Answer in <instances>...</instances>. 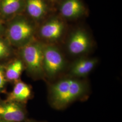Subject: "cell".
I'll return each instance as SVG.
<instances>
[{"label":"cell","mask_w":122,"mask_h":122,"mask_svg":"<svg viewBox=\"0 0 122 122\" xmlns=\"http://www.w3.org/2000/svg\"><path fill=\"white\" fill-rule=\"evenodd\" d=\"M25 10L31 17L39 19L47 13L48 4L47 0H25Z\"/></svg>","instance_id":"cell-11"},{"label":"cell","mask_w":122,"mask_h":122,"mask_svg":"<svg viewBox=\"0 0 122 122\" xmlns=\"http://www.w3.org/2000/svg\"><path fill=\"white\" fill-rule=\"evenodd\" d=\"M23 122H47L45 121H37L34 119H26L25 121H24Z\"/></svg>","instance_id":"cell-16"},{"label":"cell","mask_w":122,"mask_h":122,"mask_svg":"<svg viewBox=\"0 0 122 122\" xmlns=\"http://www.w3.org/2000/svg\"><path fill=\"white\" fill-rule=\"evenodd\" d=\"M32 95L29 85L22 81H18L15 83L12 91L8 94L5 100L25 105Z\"/></svg>","instance_id":"cell-7"},{"label":"cell","mask_w":122,"mask_h":122,"mask_svg":"<svg viewBox=\"0 0 122 122\" xmlns=\"http://www.w3.org/2000/svg\"><path fill=\"white\" fill-rule=\"evenodd\" d=\"M25 0H0V13L11 15L25 10Z\"/></svg>","instance_id":"cell-12"},{"label":"cell","mask_w":122,"mask_h":122,"mask_svg":"<svg viewBox=\"0 0 122 122\" xmlns=\"http://www.w3.org/2000/svg\"><path fill=\"white\" fill-rule=\"evenodd\" d=\"M25 105L7 100L0 101V120L23 122L27 119Z\"/></svg>","instance_id":"cell-5"},{"label":"cell","mask_w":122,"mask_h":122,"mask_svg":"<svg viewBox=\"0 0 122 122\" xmlns=\"http://www.w3.org/2000/svg\"><path fill=\"white\" fill-rule=\"evenodd\" d=\"M44 46L39 43L27 44L22 49V56L28 73L36 78L45 76L43 69Z\"/></svg>","instance_id":"cell-2"},{"label":"cell","mask_w":122,"mask_h":122,"mask_svg":"<svg viewBox=\"0 0 122 122\" xmlns=\"http://www.w3.org/2000/svg\"><path fill=\"white\" fill-rule=\"evenodd\" d=\"M97 63L95 58H82L76 61L71 66L69 76L83 78L88 76L95 68Z\"/></svg>","instance_id":"cell-9"},{"label":"cell","mask_w":122,"mask_h":122,"mask_svg":"<svg viewBox=\"0 0 122 122\" xmlns=\"http://www.w3.org/2000/svg\"><path fill=\"white\" fill-rule=\"evenodd\" d=\"M65 65L61 52L51 46H44L43 69L44 75L49 79L57 76L63 70Z\"/></svg>","instance_id":"cell-3"},{"label":"cell","mask_w":122,"mask_h":122,"mask_svg":"<svg viewBox=\"0 0 122 122\" xmlns=\"http://www.w3.org/2000/svg\"><path fill=\"white\" fill-rule=\"evenodd\" d=\"M89 94L90 88L86 81L68 76L50 85L48 103L52 108L62 110L76 101L86 100Z\"/></svg>","instance_id":"cell-1"},{"label":"cell","mask_w":122,"mask_h":122,"mask_svg":"<svg viewBox=\"0 0 122 122\" xmlns=\"http://www.w3.org/2000/svg\"><path fill=\"white\" fill-rule=\"evenodd\" d=\"M9 53V48L7 45L3 41L0 40V59L3 58Z\"/></svg>","instance_id":"cell-15"},{"label":"cell","mask_w":122,"mask_h":122,"mask_svg":"<svg viewBox=\"0 0 122 122\" xmlns=\"http://www.w3.org/2000/svg\"><path fill=\"white\" fill-rule=\"evenodd\" d=\"M6 79L5 76L4 67L0 65V94L3 91L5 86Z\"/></svg>","instance_id":"cell-14"},{"label":"cell","mask_w":122,"mask_h":122,"mask_svg":"<svg viewBox=\"0 0 122 122\" xmlns=\"http://www.w3.org/2000/svg\"><path fill=\"white\" fill-rule=\"evenodd\" d=\"M34 33L33 26L24 18H20L9 27L8 35L10 40L16 45H26Z\"/></svg>","instance_id":"cell-4"},{"label":"cell","mask_w":122,"mask_h":122,"mask_svg":"<svg viewBox=\"0 0 122 122\" xmlns=\"http://www.w3.org/2000/svg\"><path fill=\"white\" fill-rule=\"evenodd\" d=\"M24 69V64L22 61L17 60L10 64L5 70V76L9 81H18Z\"/></svg>","instance_id":"cell-13"},{"label":"cell","mask_w":122,"mask_h":122,"mask_svg":"<svg viewBox=\"0 0 122 122\" xmlns=\"http://www.w3.org/2000/svg\"><path fill=\"white\" fill-rule=\"evenodd\" d=\"M59 11L63 17L73 19L81 16L85 11L81 0H61Z\"/></svg>","instance_id":"cell-8"},{"label":"cell","mask_w":122,"mask_h":122,"mask_svg":"<svg viewBox=\"0 0 122 122\" xmlns=\"http://www.w3.org/2000/svg\"><path fill=\"white\" fill-rule=\"evenodd\" d=\"M55 1H61V0H54Z\"/></svg>","instance_id":"cell-18"},{"label":"cell","mask_w":122,"mask_h":122,"mask_svg":"<svg viewBox=\"0 0 122 122\" xmlns=\"http://www.w3.org/2000/svg\"><path fill=\"white\" fill-rule=\"evenodd\" d=\"M64 26L63 23L57 19H53L41 27L40 30L41 36L49 40H56L62 35Z\"/></svg>","instance_id":"cell-10"},{"label":"cell","mask_w":122,"mask_h":122,"mask_svg":"<svg viewBox=\"0 0 122 122\" xmlns=\"http://www.w3.org/2000/svg\"><path fill=\"white\" fill-rule=\"evenodd\" d=\"M90 41L87 34L83 31L78 30L71 35L68 44L69 52L74 55L82 54L87 51Z\"/></svg>","instance_id":"cell-6"},{"label":"cell","mask_w":122,"mask_h":122,"mask_svg":"<svg viewBox=\"0 0 122 122\" xmlns=\"http://www.w3.org/2000/svg\"><path fill=\"white\" fill-rule=\"evenodd\" d=\"M0 122H6V121H2V120H0Z\"/></svg>","instance_id":"cell-17"}]
</instances>
